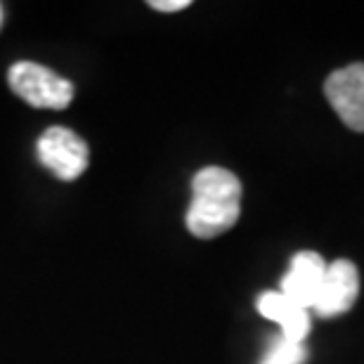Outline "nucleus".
<instances>
[{"mask_svg":"<svg viewBox=\"0 0 364 364\" xmlns=\"http://www.w3.org/2000/svg\"><path fill=\"white\" fill-rule=\"evenodd\" d=\"M242 213V182L228 168L208 166L192 180L187 230L199 239H213L235 228Z\"/></svg>","mask_w":364,"mask_h":364,"instance_id":"f257e3e1","label":"nucleus"},{"mask_svg":"<svg viewBox=\"0 0 364 364\" xmlns=\"http://www.w3.org/2000/svg\"><path fill=\"white\" fill-rule=\"evenodd\" d=\"M12 92L31 107L38 109H64L74 100V83L53 69L36 62H17L7 74Z\"/></svg>","mask_w":364,"mask_h":364,"instance_id":"f03ea898","label":"nucleus"},{"mask_svg":"<svg viewBox=\"0 0 364 364\" xmlns=\"http://www.w3.org/2000/svg\"><path fill=\"white\" fill-rule=\"evenodd\" d=\"M38 159L60 180H76L88 168V144L74 130L55 126L48 128L38 140Z\"/></svg>","mask_w":364,"mask_h":364,"instance_id":"7ed1b4c3","label":"nucleus"},{"mask_svg":"<svg viewBox=\"0 0 364 364\" xmlns=\"http://www.w3.org/2000/svg\"><path fill=\"white\" fill-rule=\"evenodd\" d=\"M324 95L348 128L364 133V62L333 71L324 81Z\"/></svg>","mask_w":364,"mask_h":364,"instance_id":"20e7f679","label":"nucleus"},{"mask_svg":"<svg viewBox=\"0 0 364 364\" xmlns=\"http://www.w3.org/2000/svg\"><path fill=\"white\" fill-rule=\"evenodd\" d=\"M360 294V272L350 260H333L326 263L322 289L317 294V301L312 305V312L319 317H338L346 315L358 301Z\"/></svg>","mask_w":364,"mask_h":364,"instance_id":"39448f33","label":"nucleus"},{"mask_svg":"<svg viewBox=\"0 0 364 364\" xmlns=\"http://www.w3.org/2000/svg\"><path fill=\"white\" fill-rule=\"evenodd\" d=\"M326 272L324 258L315 251H301L296 253L294 260L289 265V272L282 279V294L291 298L305 310H312V305L317 301V294L322 289Z\"/></svg>","mask_w":364,"mask_h":364,"instance_id":"423d86ee","label":"nucleus"},{"mask_svg":"<svg viewBox=\"0 0 364 364\" xmlns=\"http://www.w3.org/2000/svg\"><path fill=\"white\" fill-rule=\"evenodd\" d=\"M258 312L282 326V336L294 343H305L310 333V310L301 308L282 291H265L258 298Z\"/></svg>","mask_w":364,"mask_h":364,"instance_id":"0eeeda50","label":"nucleus"},{"mask_svg":"<svg viewBox=\"0 0 364 364\" xmlns=\"http://www.w3.org/2000/svg\"><path fill=\"white\" fill-rule=\"evenodd\" d=\"M308 362V348L305 343H294L284 336H277L270 341L267 350L260 364H305Z\"/></svg>","mask_w":364,"mask_h":364,"instance_id":"6e6552de","label":"nucleus"},{"mask_svg":"<svg viewBox=\"0 0 364 364\" xmlns=\"http://www.w3.org/2000/svg\"><path fill=\"white\" fill-rule=\"evenodd\" d=\"M149 5L159 12H178L189 7V0H151Z\"/></svg>","mask_w":364,"mask_h":364,"instance_id":"1a4fd4ad","label":"nucleus"}]
</instances>
